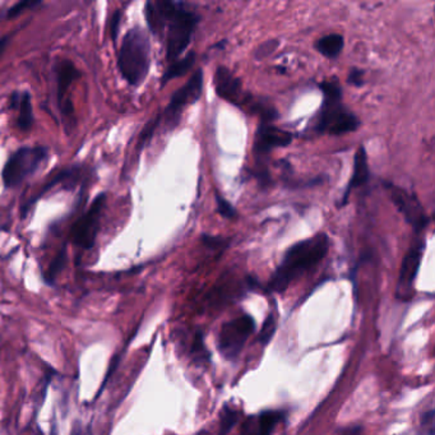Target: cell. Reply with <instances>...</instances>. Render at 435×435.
Returning <instances> with one entry per match:
<instances>
[{
	"label": "cell",
	"mask_w": 435,
	"mask_h": 435,
	"mask_svg": "<svg viewBox=\"0 0 435 435\" xmlns=\"http://www.w3.org/2000/svg\"><path fill=\"white\" fill-rule=\"evenodd\" d=\"M146 19L152 34L158 35L166 31V59L173 63L179 59L189 47L199 16L195 10H188L186 3L161 0L146 4Z\"/></svg>",
	"instance_id": "1"
},
{
	"label": "cell",
	"mask_w": 435,
	"mask_h": 435,
	"mask_svg": "<svg viewBox=\"0 0 435 435\" xmlns=\"http://www.w3.org/2000/svg\"><path fill=\"white\" fill-rule=\"evenodd\" d=\"M328 250L330 239L324 232L293 245L287 250L281 264L269 279V291H286L293 281L318 266L325 258Z\"/></svg>",
	"instance_id": "2"
},
{
	"label": "cell",
	"mask_w": 435,
	"mask_h": 435,
	"mask_svg": "<svg viewBox=\"0 0 435 435\" xmlns=\"http://www.w3.org/2000/svg\"><path fill=\"white\" fill-rule=\"evenodd\" d=\"M319 88L323 92L324 101L315 129L319 133L334 136L358 130L360 121L343 105V88L340 82L336 78L323 81L319 84Z\"/></svg>",
	"instance_id": "3"
},
{
	"label": "cell",
	"mask_w": 435,
	"mask_h": 435,
	"mask_svg": "<svg viewBox=\"0 0 435 435\" xmlns=\"http://www.w3.org/2000/svg\"><path fill=\"white\" fill-rule=\"evenodd\" d=\"M151 65V44L147 34L140 27L130 28L121 42L118 66L123 78L130 86L145 82Z\"/></svg>",
	"instance_id": "4"
},
{
	"label": "cell",
	"mask_w": 435,
	"mask_h": 435,
	"mask_svg": "<svg viewBox=\"0 0 435 435\" xmlns=\"http://www.w3.org/2000/svg\"><path fill=\"white\" fill-rule=\"evenodd\" d=\"M47 149L42 146L21 147L10 155L1 170V179L5 188L21 186L28 176L35 174L47 160Z\"/></svg>",
	"instance_id": "5"
},
{
	"label": "cell",
	"mask_w": 435,
	"mask_h": 435,
	"mask_svg": "<svg viewBox=\"0 0 435 435\" xmlns=\"http://www.w3.org/2000/svg\"><path fill=\"white\" fill-rule=\"evenodd\" d=\"M254 327V319L248 314L223 324L219 334V350L227 360H234L239 356Z\"/></svg>",
	"instance_id": "6"
},
{
	"label": "cell",
	"mask_w": 435,
	"mask_h": 435,
	"mask_svg": "<svg viewBox=\"0 0 435 435\" xmlns=\"http://www.w3.org/2000/svg\"><path fill=\"white\" fill-rule=\"evenodd\" d=\"M106 193H100L93 199L92 204L87 210V212H84L75 221L71 230V238L77 247L84 249H91L95 247L97 234L100 230L102 212L106 206Z\"/></svg>",
	"instance_id": "7"
},
{
	"label": "cell",
	"mask_w": 435,
	"mask_h": 435,
	"mask_svg": "<svg viewBox=\"0 0 435 435\" xmlns=\"http://www.w3.org/2000/svg\"><path fill=\"white\" fill-rule=\"evenodd\" d=\"M383 186L388 190L392 202L397 207L398 211L403 214L408 225L412 226L417 235H421V232L425 230L430 223V219L417 195L408 193L406 189L387 182L383 183Z\"/></svg>",
	"instance_id": "8"
},
{
	"label": "cell",
	"mask_w": 435,
	"mask_h": 435,
	"mask_svg": "<svg viewBox=\"0 0 435 435\" xmlns=\"http://www.w3.org/2000/svg\"><path fill=\"white\" fill-rule=\"evenodd\" d=\"M424 249L425 241L421 235H417V239L411 244L410 249L405 254L402 266L399 269V277L396 287V297L399 300L408 301L414 295V282L421 264Z\"/></svg>",
	"instance_id": "9"
},
{
	"label": "cell",
	"mask_w": 435,
	"mask_h": 435,
	"mask_svg": "<svg viewBox=\"0 0 435 435\" xmlns=\"http://www.w3.org/2000/svg\"><path fill=\"white\" fill-rule=\"evenodd\" d=\"M213 82L217 96L235 106H248L250 109L256 101L253 96L243 90L240 79L226 66H217Z\"/></svg>",
	"instance_id": "10"
},
{
	"label": "cell",
	"mask_w": 435,
	"mask_h": 435,
	"mask_svg": "<svg viewBox=\"0 0 435 435\" xmlns=\"http://www.w3.org/2000/svg\"><path fill=\"white\" fill-rule=\"evenodd\" d=\"M203 71L198 69L195 75L190 77V79L171 96L165 110L167 121L176 124V121H179L180 112H183L188 105L195 103L199 100L203 91Z\"/></svg>",
	"instance_id": "11"
},
{
	"label": "cell",
	"mask_w": 435,
	"mask_h": 435,
	"mask_svg": "<svg viewBox=\"0 0 435 435\" xmlns=\"http://www.w3.org/2000/svg\"><path fill=\"white\" fill-rule=\"evenodd\" d=\"M294 139L293 133L281 129L269 123H262L254 140V153L267 155L272 149L287 147Z\"/></svg>",
	"instance_id": "12"
},
{
	"label": "cell",
	"mask_w": 435,
	"mask_h": 435,
	"mask_svg": "<svg viewBox=\"0 0 435 435\" xmlns=\"http://www.w3.org/2000/svg\"><path fill=\"white\" fill-rule=\"evenodd\" d=\"M82 175H84V166L82 165H75V166L69 167V169H65L63 171H60L53 180H50L49 183H47V186H44L38 192V195L35 198H31L27 203L22 206V208H21L22 219L27 217L32 204L36 203V201H38L42 195H47L51 188H54L56 186H62L64 189H73L77 186V183L79 182V179L82 177Z\"/></svg>",
	"instance_id": "13"
},
{
	"label": "cell",
	"mask_w": 435,
	"mask_h": 435,
	"mask_svg": "<svg viewBox=\"0 0 435 435\" xmlns=\"http://www.w3.org/2000/svg\"><path fill=\"white\" fill-rule=\"evenodd\" d=\"M369 177H371V171H369V164H368V155H366L365 147L360 146L353 160V173H352L351 179L346 186L340 206H346L352 190L359 186H365L369 182Z\"/></svg>",
	"instance_id": "14"
},
{
	"label": "cell",
	"mask_w": 435,
	"mask_h": 435,
	"mask_svg": "<svg viewBox=\"0 0 435 435\" xmlns=\"http://www.w3.org/2000/svg\"><path fill=\"white\" fill-rule=\"evenodd\" d=\"M54 72H55L58 105H60L65 100L68 88L72 86L75 79L81 77V72L75 66V63L68 59L58 60L54 65Z\"/></svg>",
	"instance_id": "15"
},
{
	"label": "cell",
	"mask_w": 435,
	"mask_h": 435,
	"mask_svg": "<svg viewBox=\"0 0 435 435\" xmlns=\"http://www.w3.org/2000/svg\"><path fill=\"white\" fill-rule=\"evenodd\" d=\"M10 108L13 110H18L17 124L22 132H28L34 125V109H32V99L28 91L18 92L14 91L10 96Z\"/></svg>",
	"instance_id": "16"
},
{
	"label": "cell",
	"mask_w": 435,
	"mask_h": 435,
	"mask_svg": "<svg viewBox=\"0 0 435 435\" xmlns=\"http://www.w3.org/2000/svg\"><path fill=\"white\" fill-rule=\"evenodd\" d=\"M195 63V54L193 51L188 53L184 58L177 59L175 62L170 63L169 68L165 71V73H164L162 78H161V84L165 86L167 82H170V81H173V79H175V78H179V77H183V75H186V73L193 68Z\"/></svg>",
	"instance_id": "17"
},
{
	"label": "cell",
	"mask_w": 435,
	"mask_h": 435,
	"mask_svg": "<svg viewBox=\"0 0 435 435\" xmlns=\"http://www.w3.org/2000/svg\"><path fill=\"white\" fill-rule=\"evenodd\" d=\"M343 47L345 41L343 35L340 34H330L319 38L315 44V49L327 59H336L341 54Z\"/></svg>",
	"instance_id": "18"
},
{
	"label": "cell",
	"mask_w": 435,
	"mask_h": 435,
	"mask_svg": "<svg viewBox=\"0 0 435 435\" xmlns=\"http://www.w3.org/2000/svg\"><path fill=\"white\" fill-rule=\"evenodd\" d=\"M284 414L281 411H264L260 414V420L256 426L257 435H272L278 423L282 420Z\"/></svg>",
	"instance_id": "19"
},
{
	"label": "cell",
	"mask_w": 435,
	"mask_h": 435,
	"mask_svg": "<svg viewBox=\"0 0 435 435\" xmlns=\"http://www.w3.org/2000/svg\"><path fill=\"white\" fill-rule=\"evenodd\" d=\"M66 260H68V254H66V245L64 244L63 248L56 254L55 258L50 263L49 269L45 272L44 277H45L47 284L51 285L55 282L56 277L60 275V272L63 271L65 264H66Z\"/></svg>",
	"instance_id": "20"
},
{
	"label": "cell",
	"mask_w": 435,
	"mask_h": 435,
	"mask_svg": "<svg viewBox=\"0 0 435 435\" xmlns=\"http://www.w3.org/2000/svg\"><path fill=\"white\" fill-rule=\"evenodd\" d=\"M239 420V412L234 408H223L221 414V424H220V435H227L235 424Z\"/></svg>",
	"instance_id": "21"
},
{
	"label": "cell",
	"mask_w": 435,
	"mask_h": 435,
	"mask_svg": "<svg viewBox=\"0 0 435 435\" xmlns=\"http://www.w3.org/2000/svg\"><path fill=\"white\" fill-rule=\"evenodd\" d=\"M216 202H217V211L225 219L232 220L238 216L236 210L232 207V204L229 201H226L221 195H216Z\"/></svg>",
	"instance_id": "22"
},
{
	"label": "cell",
	"mask_w": 435,
	"mask_h": 435,
	"mask_svg": "<svg viewBox=\"0 0 435 435\" xmlns=\"http://www.w3.org/2000/svg\"><path fill=\"white\" fill-rule=\"evenodd\" d=\"M275 328H276V322H275V318H273L272 315H269V318L266 319V322L263 323L262 331H260V343H263V345H267V343H269V340H271V337L273 336Z\"/></svg>",
	"instance_id": "23"
},
{
	"label": "cell",
	"mask_w": 435,
	"mask_h": 435,
	"mask_svg": "<svg viewBox=\"0 0 435 435\" xmlns=\"http://www.w3.org/2000/svg\"><path fill=\"white\" fill-rule=\"evenodd\" d=\"M38 5H41V1H19L16 5H13L8 13H7V18H14L19 16L21 13H23L25 10L29 8H35Z\"/></svg>",
	"instance_id": "24"
},
{
	"label": "cell",
	"mask_w": 435,
	"mask_h": 435,
	"mask_svg": "<svg viewBox=\"0 0 435 435\" xmlns=\"http://www.w3.org/2000/svg\"><path fill=\"white\" fill-rule=\"evenodd\" d=\"M202 243L204 245L212 248V249H221L223 247H226L229 240L227 239H223L221 236H211V235H207L204 234L202 236Z\"/></svg>",
	"instance_id": "25"
},
{
	"label": "cell",
	"mask_w": 435,
	"mask_h": 435,
	"mask_svg": "<svg viewBox=\"0 0 435 435\" xmlns=\"http://www.w3.org/2000/svg\"><path fill=\"white\" fill-rule=\"evenodd\" d=\"M158 123H160V116H158L155 121H149V124H147V127H146V128L143 129V132H142L140 140H139L140 146H143V145H145V143H146V142L152 137V134H153V132L156 129Z\"/></svg>",
	"instance_id": "26"
},
{
	"label": "cell",
	"mask_w": 435,
	"mask_h": 435,
	"mask_svg": "<svg viewBox=\"0 0 435 435\" xmlns=\"http://www.w3.org/2000/svg\"><path fill=\"white\" fill-rule=\"evenodd\" d=\"M347 84L355 87H361L364 84V71L353 68L347 77Z\"/></svg>",
	"instance_id": "27"
},
{
	"label": "cell",
	"mask_w": 435,
	"mask_h": 435,
	"mask_svg": "<svg viewBox=\"0 0 435 435\" xmlns=\"http://www.w3.org/2000/svg\"><path fill=\"white\" fill-rule=\"evenodd\" d=\"M421 424H423L424 427H429L427 434L433 435V433H434V410H429L427 412L423 415Z\"/></svg>",
	"instance_id": "28"
},
{
	"label": "cell",
	"mask_w": 435,
	"mask_h": 435,
	"mask_svg": "<svg viewBox=\"0 0 435 435\" xmlns=\"http://www.w3.org/2000/svg\"><path fill=\"white\" fill-rule=\"evenodd\" d=\"M277 42L276 41H269L266 44H263L262 47L257 50V56L258 58H264V56L269 55L271 53H273V50L277 47Z\"/></svg>",
	"instance_id": "29"
},
{
	"label": "cell",
	"mask_w": 435,
	"mask_h": 435,
	"mask_svg": "<svg viewBox=\"0 0 435 435\" xmlns=\"http://www.w3.org/2000/svg\"><path fill=\"white\" fill-rule=\"evenodd\" d=\"M121 10H116L115 12V14H114V17H112V38H114V41H116V38H118V34H119V25H121Z\"/></svg>",
	"instance_id": "30"
},
{
	"label": "cell",
	"mask_w": 435,
	"mask_h": 435,
	"mask_svg": "<svg viewBox=\"0 0 435 435\" xmlns=\"http://www.w3.org/2000/svg\"><path fill=\"white\" fill-rule=\"evenodd\" d=\"M240 435H257L256 427L251 424V420H248V421L244 424Z\"/></svg>",
	"instance_id": "31"
},
{
	"label": "cell",
	"mask_w": 435,
	"mask_h": 435,
	"mask_svg": "<svg viewBox=\"0 0 435 435\" xmlns=\"http://www.w3.org/2000/svg\"><path fill=\"white\" fill-rule=\"evenodd\" d=\"M360 426H352L350 429H346V430L343 432V435H360Z\"/></svg>",
	"instance_id": "32"
},
{
	"label": "cell",
	"mask_w": 435,
	"mask_h": 435,
	"mask_svg": "<svg viewBox=\"0 0 435 435\" xmlns=\"http://www.w3.org/2000/svg\"><path fill=\"white\" fill-rule=\"evenodd\" d=\"M7 40H8V38H4L0 40V54L3 53V50H4V47H5V45H7Z\"/></svg>",
	"instance_id": "33"
}]
</instances>
